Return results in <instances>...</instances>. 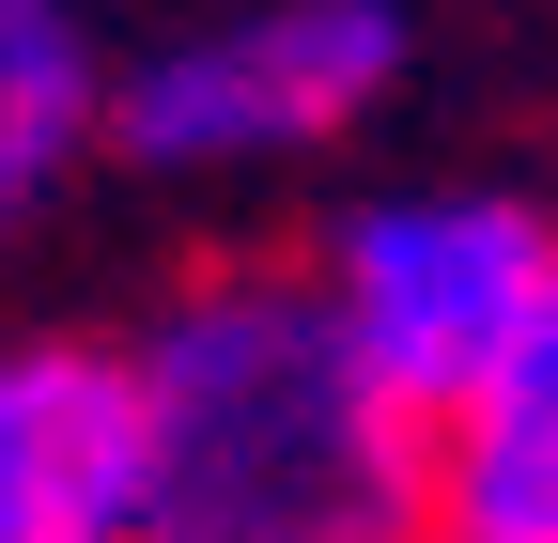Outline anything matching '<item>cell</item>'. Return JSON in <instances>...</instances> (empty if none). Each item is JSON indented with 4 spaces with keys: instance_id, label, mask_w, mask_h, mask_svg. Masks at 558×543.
Here are the masks:
<instances>
[{
    "instance_id": "obj_1",
    "label": "cell",
    "mask_w": 558,
    "mask_h": 543,
    "mask_svg": "<svg viewBox=\"0 0 558 543\" xmlns=\"http://www.w3.org/2000/svg\"><path fill=\"white\" fill-rule=\"evenodd\" d=\"M140 528L124 543H435V420L341 342L311 264H202L124 326Z\"/></svg>"
},
{
    "instance_id": "obj_2",
    "label": "cell",
    "mask_w": 558,
    "mask_h": 543,
    "mask_svg": "<svg viewBox=\"0 0 558 543\" xmlns=\"http://www.w3.org/2000/svg\"><path fill=\"white\" fill-rule=\"evenodd\" d=\"M311 280H326L341 342L373 358V388L403 420H450V403L527 342V311L558 295V233L512 186H388L357 218H326Z\"/></svg>"
},
{
    "instance_id": "obj_3",
    "label": "cell",
    "mask_w": 558,
    "mask_h": 543,
    "mask_svg": "<svg viewBox=\"0 0 558 543\" xmlns=\"http://www.w3.org/2000/svg\"><path fill=\"white\" fill-rule=\"evenodd\" d=\"M403 79V0H248L218 32H171L156 62H124L109 156L124 171H264L341 141Z\"/></svg>"
},
{
    "instance_id": "obj_4",
    "label": "cell",
    "mask_w": 558,
    "mask_h": 543,
    "mask_svg": "<svg viewBox=\"0 0 558 543\" xmlns=\"http://www.w3.org/2000/svg\"><path fill=\"white\" fill-rule=\"evenodd\" d=\"M140 528V388L124 342H0V543Z\"/></svg>"
},
{
    "instance_id": "obj_5",
    "label": "cell",
    "mask_w": 558,
    "mask_h": 543,
    "mask_svg": "<svg viewBox=\"0 0 558 543\" xmlns=\"http://www.w3.org/2000/svg\"><path fill=\"white\" fill-rule=\"evenodd\" d=\"M435 543H558V295L435 420Z\"/></svg>"
},
{
    "instance_id": "obj_6",
    "label": "cell",
    "mask_w": 558,
    "mask_h": 543,
    "mask_svg": "<svg viewBox=\"0 0 558 543\" xmlns=\"http://www.w3.org/2000/svg\"><path fill=\"white\" fill-rule=\"evenodd\" d=\"M109 62H94V16L78 0H0V233H32L62 171L109 141Z\"/></svg>"
}]
</instances>
